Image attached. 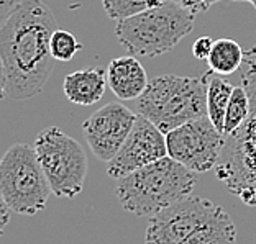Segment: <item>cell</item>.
I'll list each match as a JSON object with an SVG mask.
<instances>
[{
    "instance_id": "8fae6325",
    "label": "cell",
    "mask_w": 256,
    "mask_h": 244,
    "mask_svg": "<svg viewBox=\"0 0 256 244\" xmlns=\"http://www.w3.org/2000/svg\"><path fill=\"white\" fill-rule=\"evenodd\" d=\"M136 117L138 115L124 103L112 102L100 107L84 121L82 131L86 141L98 161L107 164L118 153L130 135Z\"/></svg>"
},
{
    "instance_id": "5b68a950",
    "label": "cell",
    "mask_w": 256,
    "mask_h": 244,
    "mask_svg": "<svg viewBox=\"0 0 256 244\" xmlns=\"http://www.w3.org/2000/svg\"><path fill=\"white\" fill-rule=\"evenodd\" d=\"M256 51H250L248 71L242 75V85L250 97V115L243 125L225 136L215 176L243 203L256 205Z\"/></svg>"
},
{
    "instance_id": "7a4b0ae2",
    "label": "cell",
    "mask_w": 256,
    "mask_h": 244,
    "mask_svg": "<svg viewBox=\"0 0 256 244\" xmlns=\"http://www.w3.org/2000/svg\"><path fill=\"white\" fill-rule=\"evenodd\" d=\"M236 228L222 207L186 197L151 217L144 244H235Z\"/></svg>"
},
{
    "instance_id": "3957f363",
    "label": "cell",
    "mask_w": 256,
    "mask_h": 244,
    "mask_svg": "<svg viewBox=\"0 0 256 244\" xmlns=\"http://www.w3.org/2000/svg\"><path fill=\"white\" fill-rule=\"evenodd\" d=\"M196 184V172L164 156L118 179L115 195L125 212L136 217H154L189 197Z\"/></svg>"
},
{
    "instance_id": "603a6c76",
    "label": "cell",
    "mask_w": 256,
    "mask_h": 244,
    "mask_svg": "<svg viewBox=\"0 0 256 244\" xmlns=\"http://www.w3.org/2000/svg\"><path fill=\"white\" fill-rule=\"evenodd\" d=\"M7 98V92H5V75H4V66L2 59H0V102Z\"/></svg>"
},
{
    "instance_id": "4fadbf2b",
    "label": "cell",
    "mask_w": 256,
    "mask_h": 244,
    "mask_svg": "<svg viewBox=\"0 0 256 244\" xmlns=\"http://www.w3.org/2000/svg\"><path fill=\"white\" fill-rule=\"evenodd\" d=\"M107 69L89 67L68 74L62 80V92L76 105H94L106 94Z\"/></svg>"
},
{
    "instance_id": "9c48e42d",
    "label": "cell",
    "mask_w": 256,
    "mask_h": 244,
    "mask_svg": "<svg viewBox=\"0 0 256 244\" xmlns=\"http://www.w3.org/2000/svg\"><path fill=\"white\" fill-rule=\"evenodd\" d=\"M225 146V135L208 117L188 121L166 133L168 156L192 172H207L217 166Z\"/></svg>"
},
{
    "instance_id": "e0dca14e",
    "label": "cell",
    "mask_w": 256,
    "mask_h": 244,
    "mask_svg": "<svg viewBox=\"0 0 256 244\" xmlns=\"http://www.w3.org/2000/svg\"><path fill=\"white\" fill-rule=\"evenodd\" d=\"M166 0H102L104 11L110 20L120 21L150 8L160 7Z\"/></svg>"
},
{
    "instance_id": "6da1fadb",
    "label": "cell",
    "mask_w": 256,
    "mask_h": 244,
    "mask_svg": "<svg viewBox=\"0 0 256 244\" xmlns=\"http://www.w3.org/2000/svg\"><path fill=\"white\" fill-rule=\"evenodd\" d=\"M56 18L43 0H22L0 28L5 92L12 100L36 97L54 69L51 36Z\"/></svg>"
},
{
    "instance_id": "44dd1931",
    "label": "cell",
    "mask_w": 256,
    "mask_h": 244,
    "mask_svg": "<svg viewBox=\"0 0 256 244\" xmlns=\"http://www.w3.org/2000/svg\"><path fill=\"white\" fill-rule=\"evenodd\" d=\"M22 0H0V28H2L7 20L12 16V13L16 10Z\"/></svg>"
},
{
    "instance_id": "277c9868",
    "label": "cell",
    "mask_w": 256,
    "mask_h": 244,
    "mask_svg": "<svg viewBox=\"0 0 256 244\" xmlns=\"http://www.w3.org/2000/svg\"><path fill=\"white\" fill-rule=\"evenodd\" d=\"M136 110L164 135L188 121L206 117L207 75H158L136 98Z\"/></svg>"
},
{
    "instance_id": "ac0fdd59",
    "label": "cell",
    "mask_w": 256,
    "mask_h": 244,
    "mask_svg": "<svg viewBox=\"0 0 256 244\" xmlns=\"http://www.w3.org/2000/svg\"><path fill=\"white\" fill-rule=\"evenodd\" d=\"M51 54H53L54 61L60 62H69L72 57L82 49V43L78 41L71 31L68 30H54L53 36H51Z\"/></svg>"
},
{
    "instance_id": "ba28073f",
    "label": "cell",
    "mask_w": 256,
    "mask_h": 244,
    "mask_svg": "<svg viewBox=\"0 0 256 244\" xmlns=\"http://www.w3.org/2000/svg\"><path fill=\"white\" fill-rule=\"evenodd\" d=\"M33 148L56 197L74 199L82 192L89 162L79 141L61 128L50 126L38 133Z\"/></svg>"
},
{
    "instance_id": "8992f818",
    "label": "cell",
    "mask_w": 256,
    "mask_h": 244,
    "mask_svg": "<svg viewBox=\"0 0 256 244\" xmlns=\"http://www.w3.org/2000/svg\"><path fill=\"white\" fill-rule=\"evenodd\" d=\"M196 15L171 0L130 18L120 20L115 36L135 57H156L170 53L194 30Z\"/></svg>"
},
{
    "instance_id": "7402d4cb",
    "label": "cell",
    "mask_w": 256,
    "mask_h": 244,
    "mask_svg": "<svg viewBox=\"0 0 256 244\" xmlns=\"http://www.w3.org/2000/svg\"><path fill=\"white\" fill-rule=\"evenodd\" d=\"M10 208L7 207V203L2 199V195H0V236L4 235L5 228H7V225L10 222Z\"/></svg>"
},
{
    "instance_id": "30bf717a",
    "label": "cell",
    "mask_w": 256,
    "mask_h": 244,
    "mask_svg": "<svg viewBox=\"0 0 256 244\" xmlns=\"http://www.w3.org/2000/svg\"><path fill=\"white\" fill-rule=\"evenodd\" d=\"M164 156H168L166 135L148 118L138 113L125 143L107 162V174L114 179H122Z\"/></svg>"
},
{
    "instance_id": "52a82bcc",
    "label": "cell",
    "mask_w": 256,
    "mask_h": 244,
    "mask_svg": "<svg viewBox=\"0 0 256 244\" xmlns=\"http://www.w3.org/2000/svg\"><path fill=\"white\" fill-rule=\"evenodd\" d=\"M51 194L32 144L16 143L0 156V195L12 212L36 215L46 208Z\"/></svg>"
},
{
    "instance_id": "7c38bea8",
    "label": "cell",
    "mask_w": 256,
    "mask_h": 244,
    "mask_svg": "<svg viewBox=\"0 0 256 244\" xmlns=\"http://www.w3.org/2000/svg\"><path fill=\"white\" fill-rule=\"evenodd\" d=\"M148 75L135 56L115 57L107 66V85L120 100H133L148 87Z\"/></svg>"
},
{
    "instance_id": "d6986e66",
    "label": "cell",
    "mask_w": 256,
    "mask_h": 244,
    "mask_svg": "<svg viewBox=\"0 0 256 244\" xmlns=\"http://www.w3.org/2000/svg\"><path fill=\"white\" fill-rule=\"evenodd\" d=\"M212 46H214V39L210 36H200L192 44V54H194L196 59L207 61V57L212 51Z\"/></svg>"
},
{
    "instance_id": "ffe728a7",
    "label": "cell",
    "mask_w": 256,
    "mask_h": 244,
    "mask_svg": "<svg viewBox=\"0 0 256 244\" xmlns=\"http://www.w3.org/2000/svg\"><path fill=\"white\" fill-rule=\"evenodd\" d=\"M179 7H182L184 10L190 11V13H202V11H207L210 8V5H208L207 0H171Z\"/></svg>"
},
{
    "instance_id": "cb8c5ba5",
    "label": "cell",
    "mask_w": 256,
    "mask_h": 244,
    "mask_svg": "<svg viewBox=\"0 0 256 244\" xmlns=\"http://www.w3.org/2000/svg\"><path fill=\"white\" fill-rule=\"evenodd\" d=\"M234 2H250L256 8V0H234Z\"/></svg>"
},
{
    "instance_id": "5bb4252c",
    "label": "cell",
    "mask_w": 256,
    "mask_h": 244,
    "mask_svg": "<svg viewBox=\"0 0 256 244\" xmlns=\"http://www.w3.org/2000/svg\"><path fill=\"white\" fill-rule=\"evenodd\" d=\"M207 75V117L212 121V125L217 128L220 133H224V121L225 112L228 107L234 87L230 82L218 74L212 71L206 72Z\"/></svg>"
},
{
    "instance_id": "d4e9b609",
    "label": "cell",
    "mask_w": 256,
    "mask_h": 244,
    "mask_svg": "<svg viewBox=\"0 0 256 244\" xmlns=\"http://www.w3.org/2000/svg\"><path fill=\"white\" fill-rule=\"evenodd\" d=\"M207 2H208V5H210V7H212V5H214V3H217V2H220V0H207Z\"/></svg>"
},
{
    "instance_id": "9a60e30c",
    "label": "cell",
    "mask_w": 256,
    "mask_h": 244,
    "mask_svg": "<svg viewBox=\"0 0 256 244\" xmlns=\"http://www.w3.org/2000/svg\"><path fill=\"white\" fill-rule=\"evenodd\" d=\"M245 51L236 41L228 38H220L214 41L207 62L208 69L214 74L230 75L242 67V64L245 62Z\"/></svg>"
},
{
    "instance_id": "2e32d148",
    "label": "cell",
    "mask_w": 256,
    "mask_h": 244,
    "mask_svg": "<svg viewBox=\"0 0 256 244\" xmlns=\"http://www.w3.org/2000/svg\"><path fill=\"white\" fill-rule=\"evenodd\" d=\"M248 115H250V97L246 94V89L243 85L234 87L228 107H226L225 112L224 135L228 136L235 130H238L243 125V121L248 118Z\"/></svg>"
}]
</instances>
